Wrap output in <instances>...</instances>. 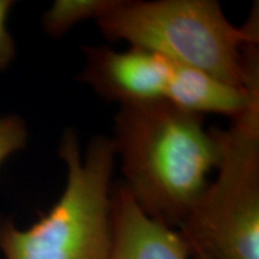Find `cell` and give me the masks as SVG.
<instances>
[{
	"mask_svg": "<svg viewBox=\"0 0 259 259\" xmlns=\"http://www.w3.org/2000/svg\"><path fill=\"white\" fill-rule=\"evenodd\" d=\"M111 139L126 191L145 215L173 229L189 218L221 160L218 136L204 127V116L166 100L120 106Z\"/></svg>",
	"mask_w": 259,
	"mask_h": 259,
	"instance_id": "1",
	"label": "cell"
},
{
	"mask_svg": "<svg viewBox=\"0 0 259 259\" xmlns=\"http://www.w3.org/2000/svg\"><path fill=\"white\" fill-rule=\"evenodd\" d=\"M258 17L255 5L238 28L216 0H118L96 24L109 41H127L250 90L259 89Z\"/></svg>",
	"mask_w": 259,
	"mask_h": 259,
	"instance_id": "2",
	"label": "cell"
},
{
	"mask_svg": "<svg viewBox=\"0 0 259 259\" xmlns=\"http://www.w3.org/2000/svg\"><path fill=\"white\" fill-rule=\"evenodd\" d=\"M59 156L67 168L63 194L50 212L28 229L0 222L6 259H107L113 240L112 139L97 136L84 155L76 132L66 130Z\"/></svg>",
	"mask_w": 259,
	"mask_h": 259,
	"instance_id": "3",
	"label": "cell"
},
{
	"mask_svg": "<svg viewBox=\"0 0 259 259\" xmlns=\"http://www.w3.org/2000/svg\"><path fill=\"white\" fill-rule=\"evenodd\" d=\"M221 160L183 225L192 254L211 259H259V106L213 128Z\"/></svg>",
	"mask_w": 259,
	"mask_h": 259,
	"instance_id": "4",
	"label": "cell"
},
{
	"mask_svg": "<svg viewBox=\"0 0 259 259\" xmlns=\"http://www.w3.org/2000/svg\"><path fill=\"white\" fill-rule=\"evenodd\" d=\"M85 65L78 79L97 95L120 106L164 100L170 61L154 52L134 47H83Z\"/></svg>",
	"mask_w": 259,
	"mask_h": 259,
	"instance_id": "5",
	"label": "cell"
},
{
	"mask_svg": "<svg viewBox=\"0 0 259 259\" xmlns=\"http://www.w3.org/2000/svg\"><path fill=\"white\" fill-rule=\"evenodd\" d=\"M113 240L107 259H191L180 232L139 209L122 184L112 192Z\"/></svg>",
	"mask_w": 259,
	"mask_h": 259,
	"instance_id": "6",
	"label": "cell"
},
{
	"mask_svg": "<svg viewBox=\"0 0 259 259\" xmlns=\"http://www.w3.org/2000/svg\"><path fill=\"white\" fill-rule=\"evenodd\" d=\"M164 100L190 114H220L233 120L259 106V89H242L200 70L170 61Z\"/></svg>",
	"mask_w": 259,
	"mask_h": 259,
	"instance_id": "7",
	"label": "cell"
},
{
	"mask_svg": "<svg viewBox=\"0 0 259 259\" xmlns=\"http://www.w3.org/2000/svg\"><path fill=\"white\" fill-rule=\"evenodd\" d=\"M118 0H56L42 16V27L53 37L63 36L73 25L94 18L97 21Z\"/></svg>",
	"mask_w": 259,
	"mask_h": 259,
	"instance_id": "8",
	"label": "cell"
},
{
	"mask_svg": "<svg viewBox=\"0 0 259 259\" xmlns=\"http://www.w3.org/2000/svg\"><path fill=\"white\" fill-rule=\"evenodd\" d=\"M28 131L17 115H0V164L27 144Z\"/></svg>",
	"mask_w": 259,
	"mask_h": 259,
	"instance_id": "9",
	"label": "cell"
},
{
	"mask_svg": "<svg viewBox=\"0 0 259 259\" xmlns=\"http://www.w3.org/2000/svg\"><path fill=\"white\" fill-rule=\"evenodd\" d=\"M14 3L10 0H0V71H4L14 60L16 54V45L6 27L10 9Z\"/></svg>",
	"mask_w": 259,
	"mask_h": 259,
	"instance_id": "10",
	"label": "cell"
},
{
	"mask_svg": "<svg viewBox=\"0 0 259 259\" xmlns=\"http://www.w3.org/2000/svg\"><path fill=\"white\" fill-rule=\"evenodd\" d=\"M192 259H211V258L206 257V255L200 254V253H194L192 254Z\"/></svg>",
	"mask_w": 259,
	"mask_h": 259,
	"instance_id": "11",
	"label": "cell"
}]
</instances>
